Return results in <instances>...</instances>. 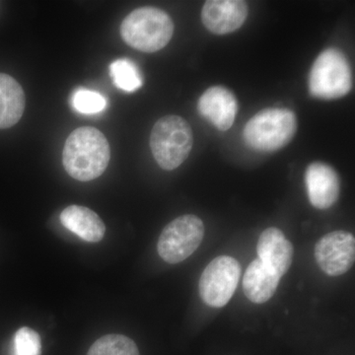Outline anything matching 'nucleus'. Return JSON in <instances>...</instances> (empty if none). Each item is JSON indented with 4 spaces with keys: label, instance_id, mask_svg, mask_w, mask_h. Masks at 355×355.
Returning <instances> with one entry per match:
<instances>
[{
    "label": "nucleus",
    "instance_id": "5",
    "mask_svg": "<svg viewBox=\"0 0 355 355\" xmlns=\"http://www.w3.org/2000/svg\"><path fill=\"white\" fill-rule=\"evenodd\" d=\"M352 88L349 60L338 49H328L316 58L309 76L310 94L324 100L338 99Z\"/></svg>",
    "mask_w": 355,
    "mask_h": 355
},
{
    "label": "nucleus",
    "instance_id": "16",
    "mask_svg": "<svg viewBox=\"0 0 355 355\" xmlns=\"http://www.w3.org/2000/svg\"><path fill=\"white\" fill-rule=\"evenodd\" d=\"M110 72L114 86L125 92H135L144 83L139 67L127 58L114 60L110 67Z\"/></svg>",
    "mask_w": 355,
    "mask_h": 355
},
{
    "label": "nucleus",
    "instance_id": "14",
    "mask_svg": "<svg viewBox=\"0 0 355 355\" xmlns=\"http://www.w3.org/2000/svg\"><path fill=\"white\" fill-rule=\"evenodd\" d=\"M280 279L279 275L256 259L247 268L243 279V289L250 301L263 304L272 297Z\"/></svg>",
    "mask_w": 355,
    "mask_h": 355
},
{
    "label": "nucleus",
    "instance_id": "6",
    "mask_svg": "<svg viewBox=\"0 0 355 355\" xmlns=\"http://www.w3.org/2000/svg\"><path fill=\"white\" fill-rule=\"evenodd\" d=\"M205 226L198 216H183L170 222L159 237V256L168 263H179L202 244Z\"/></svg>",
    "mask_w": 355,
    "mask_h": 355
},
{
    "label": "nucleus",
    "instance_id": "13",
    "mask_svg": "<svg viewBox=\"0 0 355 355\" xmlns=\"http://www.w3.org/2000/svg\"><path fill=\"white\" fill-rule=\"evenodd\" d=\"M60 222L67 230L86 242L101 241L106 232V226L97 214L88 207L70 205L62 210Z\"/></svg>",
    "mask_w": 355,
    "mask_h": 355
},
{
    "label": "nucleus",
    "instance_id": "4",
    "mask_svg": "<svg viewBox=\"0 0 355 355\" xmlns=\"http://www.w3.org/2000/svg\"><path fill=\"white\" fill-rule=\"evenodd\" d=\"M297 130V119L291 110H263L248 121L243 137L259 151H275L288 144Z\"/></svg>",
    "mask_w": 355,
    "mask_h": 355
},
{
    "label": "nucleus",
    "instance_id": "7",
    "mask_svg": "<svg viewBox=\"0 0 355 355\" xmlns=\"http://www.w3.org/2000/svg\"><path fill=\"white\" fill-rule=\"evenodd\" d=\"M241 266L232 257L220 256L205 268L200 279V295L205 304L224 307L237 288Z\"/></svg>",
    "mask_w": 355,
    "mask_h": 355
},
{
    "label": "nucleus",
    "instance_id": "8",
    "mask_svg": "<svg viewBox=\"0 0 355 355\" xmlns=\"http://www.w3.org/2000/svg\"><path fill=\"white\" fill-rule=\"evenodd\" d=\"M318 266L331 277L349 272L355 260V239L347 231H335L324 235L315 246Z\"/></svg>",
    "mask_w": 355,
    "mask_h": 355
},
{
    "label": "nucleus",
    "instance_id": "3",
    "mask_svg": "<svg viewBox=\"0 0 355 355\" xmlns=\"http://www.w3.org/2000/svg\"><path fill=\"white\" fill-rule=\"evenodd\" d=\"M193 144V130L182 116L170 114L157 121L150 135L153 157L162 169H177L189 157Z\"/></svg>",
    "mask_w": 355,
    "mask_h": 355
},
{
    "label": "nucleus",
    "instance_id": "18",
    "mask_svg": "<svg viewBox=\"0 0 355 355\" xmlns=\"http://www.w3.org/2000/svg\"><path fill=\"white\" fill-rule=\"evenodd\" d=\"M72 105L78 113L93 114L106 109L107 101L100 93L86 89H79L72 97Z\"/></svg>",
    "mask_w": 355,
    "mask_h": 355
},
{
    "label": "nucleus",
    "instance_id": "9",
    "mask_svg": "<svg viewBox=\"0 0 355 355\" xmlns=\"http://www.w3.org/2000/svg\"><path fill=\"white\" fill-rule=\"evenodd\" d=\"M248 6L241 0H209L202 10V20L209 31L225 35L236 31L248 17Z\"/></svg>",
    "mask_w": 355,
    "mask_h": 355
},
{
    "label": "nucleus",
    "instance_id": "1",
    "mask_svg": "<svg viewBox=\"0 0 355 355\" xmlns=\"http://www.w3.org/2000/svg\"><path fill=\"white\" fill-rule=\"evenodd\" d=\"M110 159L108 140L97 128H76L65 141L62 163L67 174L77 181H92L101 176Z\"/></svg>",
    "mask_w": 355,
    "mask_h": 355
},
{
    "label": "nucleus",
    "instance_id": "19",
    "mask_svg": "<svg viewBox=\"0 0 355 355\" xmlns=\"http://www.w3.org/2000/svg\"><path fill=\"white\" fill-rule=\"evenodd\" d=\"M13 355H42V342L39 334L28 327L16 331Z\"/></svg>",
    "mask_w": 355,
    "mask_h": 355
},
{
    "label": "nucleus",
    "instance_id": "12",
    "mask_svg": "<svg viewBox=\"0 0 355 355\" xmlns=\"http://www.w3.org/2000/svg\"><path fill=\"white\" fill-rule=\"evenodd\" d=\"M257 252L259 260L280 277L286 275L293 260V246L279 228L270 227L261 233Z\"/></svg>",
    "mask_w": 355,
    "mask_h": 355
},
{
    "label": "nucleus",
    "instance_id": "2",
    "mask_svg": "<svg viewBox=\"0 0 355 355\" xmlns=\"http://www.w3.org/2000/svg\"><path fill=\"white\" fill-rule=\"evenodd\" d=\"M174 23L164 11L153 6L140 7L128 14L121 25L125 44L144 53L162 50L171 41Z\"/></svg>",
    "mask_w": 355,
    "mask_h": 355
},
{
    "label": "nucleus",
    "instance_id": "10",
    "mask_svg": "<svg viewBox=\"0 0 355 355\" xmlns=\"http://www.w3.org/2000/svg\"><path fill=\"white\" fill-rule=\"evenodd\" d=\"M305 184L311 205L318 209H327L335 205L340 191V181L331 166L312 163L305 172Z\"/></svg>",
    "mask_w": 355,
    "mask_h": 355
},
{
    "label": "nucleus",
    "instance_id": "15",
    "mask_svg": "<svg viewBox=\"0 0 355 355\" xmlns=\"http://www.w3.org/2000/svg\"><path fill=\"white\" fill-rule=\"evenodd\" d=\"M24 90L12 76L0 73V130L15 125L25 111Z\"/></svg>",
    "mask_w": 355,
    "mask_h": 355
},
{
    "label": "nucleus",
    "instance_id": "11",
    "mask_svg": "<svg viewBox=\"0 0 355 355\" xmlns=\"http://www.w3.org/2000/svg\"><path fill=\"white\" fill-rule=\"evenodd\" d=\"M198 112L221 132H226L234 123L238 112L235 95L222 86H214L205 91L198 104Z\"/></svg>",
    "mask_w": 355,
    "mask_h": 355
},
{
    "label": "nucleus",
    "instance_id": "17",
    "mask_svg": "<svg viewBox=\"0 0 355 355\" xmlns=\"http://www.w3.org/2000/svg\"><path fill=\"white\" fill-rule=\"evenodd\" d=\"M87 355H139V352L132 338L113 334L96 340Z\"/></svg>",
    "mask_w": 355,
    "mask_h": 355
}]
</instances>
